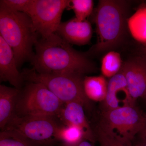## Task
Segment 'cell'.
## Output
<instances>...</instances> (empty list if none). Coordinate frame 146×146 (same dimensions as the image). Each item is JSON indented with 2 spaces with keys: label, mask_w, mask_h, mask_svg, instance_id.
<instances>
[{
  "label": "cell",
  "mask_w": 146,
  "mask_h": 146,
  "mask_svg": "<svg viewBox=\"0 0 146 146\" xmlns=\"http://www.w3.org/2000/svg\"><path fill=\"white\" fill-rule=\"evenodd\" d=\"M127 25L134 39L139 42H146V10L137 11L127 19Z\"/></svg>",
  "instance_id": "17"
},
{
  "label": "cell",
  "mask_w": 146,
  "mask_h": 146,
  "mask_svg": "<svg viewBox=\"0 0 146 146\" xmlns=\"http://www.w3.org/2000/svg\"><path fill=\"white\" fill-rule=\"evenodd\" d=\"M126 5L123 1H99L94 17L98 40L86 52L89 56L111 50L122 42L127 24Z\"/></svg>",
  "instance_id": "3"
},
{
  "label": "cell",
  "mask_w": 146,
  "mask_h": 146,
  "mask_svg": "<svg viewBox=\"0 0 146 146\" xmlns=\"http://www.w3.org/2000/svg\"><path fill=\"white\" fill-rule=\"evenodd\" d=\"M134 101L146 94V58L139 54L123 63L121 70Z\"/></svg>",
  "instance_id": "9"
},
{
  "label": "cell",
  "mask_w": 146,
  "mask_h": 146,
  "mask_svg": "<svg viewBox=\"0 0 146 146\" xmlns=\"http://www.w3.org/2000/svg\"><path fill=\"white\" fill-rule=\"evenodd\" d=\"M84 108L82 105L76 102L65 104L58 117L64 124L79 128L83 131L86 140L94 143L96 138L86 119Z\"/></svg>",
  "instance_id": "13"
},
{
  "label": "cell",
  "mask_w": 146,
  "mask_h": 146,
  "mask_svg": "<svg viewBox=\"0 0 146 146\" xmlns=\"http://www.w3.org/2000/svg\"><path fill=\"white\" fill-rule=\"evenodd\" d=\"M135 102L131 96L125 78L121 70L108 82L107 94L104 101L105 112L134 106Z\"/></svg>",
  "instance_id": "10"
},
{
  "label": "cell",
  "mask_w": 146,
  "mask_h": 146,
  "mask_svg": "<svg viewBox=\"0 0 146 146\" xmlns=\"http://www.w3.org/2000/svg\"><path fill=\"white\" fill-rule=\"evenodd\" d=\"M140 141L138 142L134 146H146V139L142 138Z\"/></svg>",
  "instance_id": "24"
},
{
  "label": "cell",
  "mask_w": 146,
  "mask_h": 146,
  "mask_svg": "<svg viewBox=\"0 0 146 146\" xmlns=\"http://www.w3.org/2000/svg\"><path fill=\"white\" fill-rule=\"evenodd\" d=\"M83 89L89 100L104 102L107 94L108 82L102 75L85 76L83 80Z\"/></svg>",
  "instance_id": "15"
},
{
  "label": "cell",
  "mask_w": 146,
  "mask_h": 146,
  "mask_svg": "<svg viewBox=\"0 0 146 146\" xmlns=\"http://www.w3.org/2000/svg\"><path fill=\"white\" fill-rule=\"evenodd\" d=\"M13 50L0 36V80L21 89L24 81L18 69Z\"/></svg>",
  "instance_id": "12"
},
{
  "label": "cell",
  "mask_w": 146,
  "mask_h": 146,
  "mask_svg": "<svg viewBox=\"0 0 146 146\" xmlns=\"http://www.w3.org/2000/svg\"><path fill=\"white\" fill-rule=\"evenodd\" d=\"M56 33L70 44L83 46L91 41L93 30L89 21H80L74 18L61 22Z\"/></svg>",
  "instance_id": "11"
},
{
  "label": "cell",
  "mask_w": 146,
  "mask_h": 146,
  "mask_svg": "<svg viewBox=\"0 0 146 146\" xmlns=\"http://www.w3.org/2000/svg\"><path fill=\"white\" fill-rule=\"evenodd\" d=\"M141 137L146 139V122L143 130L141 132Z\"/></svg>",
  "instance_id": "26"
},
{
  "label": "cell",
  "mask_w": 146,
  "mask_h": 146,
  "mask_svg": "<svg viewBox=\"0 0 146 146\" xmlns=\"http://www.w3.org/2000/svg\"><path fill=\"white\" fill-rule=\"evenodd\" d=\"M123 63L121 55L114 51H110L105 55L102 60L101 70L102 76L111 78L119 72Z\"/></svg>",
  "instance_id": "18"
},
{
  "label": "cell",
  "mask_w": 146,
  "mask_h": 146,
  "mask_svg": "<svg viewBox=\"0 0 146 146\" xmlns=\"http://www.w3.org/2000/svg\"><path fill=\"white\" fill-rule=\"evenodd\" d=\"M64 104L41 83L28 82L21 91L14 115L20 117H58Z\"/></svg>",
  "instance_id": "5"
},
{
  "label": "cell",
  "mask_w": 146,
  "mask_h": 146,
  "mask_svg": "<svg viewBox=\"0 0 146 146\" xmlns=\"http://www.w3.org/2000/svg\"><path fill=\"white\" fill-rule=\"evenodd\" d=\"M98 139L101 146H133L132 143H125L115 140L99 131Z\"/></svg>",
  "instance_id": "22"
},
{
  "label": "cell",
  "mask_w": 146,
  "mask_h": 146,
  "mask_svg": "<svg viewBox=\"0 0 146 146\" xmlns=\"http://www.w3.org/2000/svg\"><path fill=\"white\" fill-rule=\"evenodd\" d=\"M59 125L55 118L13 115L4 130L13 131L35 146H47L56 141Z\"/></svg>",
  "instance_id": "7"
},
{
  "label": "cell",
  "mask_w": 146,
  "mask_h": 146,
  "mask_svg": "<svg viewBox=\"0 0 146 146\" xmlns=\"http://www.w3.org/2000/svg\"><path fill=\"white\" fill-rule=\"evenodd\" d=\"M33 2V0H1L0 4L11 10L27 14Z\"/></svg>",
  "instance_id": "21"
},
{
  "label": "cell",
  "mask_w": 146,
  "mask_h": 146,
  "mask_svg": "<svg viewBox=\"0 0 146 146\" xmlns=\"http://www.w3.org/2000/svg\"><path fill=\"white\" fill-rule=\"evenodd\" d=\"M24 81L41 83L51 91L64 104L76 102L85 108L91 103L83 89V75L75 74H42L33 68L22 71Z\"/></svg>",
  "instance_id": "4"
},
{
  "label": "cell",
  "mask_w": 146,
  "mask_h": 146,
  "mask_svg": "<svg viewBox=\"0 0 146 146\" xmlns=\"http://www.w3.org/2000/svg\"><path fill=\"white\" fill-rule=\"evenodd\" d=\"M94 6L92 0H72L68 8L73 9L78 21H83L93 13Z\"/></svg>",
  "instance_id": "19"
},
{
  "label": "cell",
  "mask_w": 146,
  "mask_h": 146,
  "mask_svg": "<svg viewBox=\"0 0 146 146\" xmlns=\"http://www.w3.org/2000/svg\"><path fill=\"white\" fill-rule=\"evenodd\" d=\"M0 36L13 50L18 68L31 61L33 47L39 36L27 14L11 10L0 4Z\"/></svg>",
  "instance_id": "2"
},
{
  "label": "cell",
  "mask_w": 146,
  "mask_h": 146,
  "mask_svg": "<svg viewBox=\"0 0 146 146\" xmlns=\"http://www.w3.org/2000/svg\"><path fill=\"white\" fill-rule=\"evenodd\" d=\"M140 54L146 58V46L141 48Z\"/></svg>",
  "instance_id": "25"
},
{
  "label": "cell",
  "mask_w": 146,
  "mask_h": 146,
  "mask_svg": "<svg viewBox=\"0 0 146 146\" xmlns=\"http://www.w3.org/2000/svg\"><path fill=\"white\" fill-rule=\"evenodd\" d=\"M21 89L0 85V128L3 130L15 113Z\"/></svg>",
  "instance_id": "14"
},
{
  "label": "cell",
  "mask_w": 146,
  "mask_h": 146,
  "mask_svg": "<svg viewBox=\"0 0 146 146\" xmlns=\"http://www.w3.org/2000/svg\"><path fill=\"white\" fill-rule=\"evenodd\" d=\"M62 146H66L62 145ZM74 146H95L93 145V143H91L90 141L84 140L82 141L81 143H80L78 145Z\"/></svg>",
  "instance_id": "23"
},
{
  "label": "cell",
  "mask_w": 146,
  "mask_h": 146,
  "mask_svg": "<svg viewBox=\"0 0 146 146\" xmlns=\"http://www.w3.org/2000/svg\"><path fill=\"white\" fill-rule=\"evenodd\" d=\"M144 98H145L146 99V94H145V97H144Z\"/></svg>",
  "instance_id": "27"
},
{
  "label": "cell",
  "mask_w": 146,
  "mask_h": 146,
  "mask_svg": "<svg viewBox=\"0 0 146 146\" xmlns=\"http://www.w3.org/2000/svg\"><path fill=\"white\" fill-rule=\"evenodd\" d=\"M56 141L62 145L74 146L86 140L83 131L79 128L71 125H59L56 135Z\"/></svg>",
  "instance_id": "16"
},
{
  "label": "cell",
  "mask_w": 146,
  "mask_h": 146,
  "mask_svg": "<svg viewBox=\"0 0 146 146\" xmlns=\"http://www.w3.org/2000/svg\"><path fill=\"white\" fill-rule=\"evenodd\" d=\"M35 48L31 62L32 68L37 72L83 75L96 69L86 53L76 50L56 33L47 38H39Z\"/></svg>",
  "instance_id": "1"
},
{
  "label": "cell",
  "mask_w": 146,
  "mask_h": 146,
  "mask_svg": "<svg viewBox=\"0 0 146 146\" xmlns=\"http://www.w3.org/2000/svg\"><path fill=\"white\" fill-rule=\"evenodd\" d=\"M0 146H36L13 131H1L0 133Z\"/></svg>",
  "instance_id": "20"
},
{
  "label": "cell",
  "mask_w": 146,
  "mask_h": 146,
  "mask_svg": "<svg viewBox=\"0 0 146 146\" xmlns=\"http://www.w3.org/2000/svg\"><path fill=\"white\" fill-rule=\"evenodd\" d=\"M70 1L33 0L27 13L40 38H46L56 33L61 22L64 10Z\"/></svg>",
  "instance_id": "8"
},
{
  "label": "cell",
  "mask_w": 146,
  "mask_h": 146,
  "mask_svg": "<svg viewBox=\"0 0 146 146\" xmlns=\"http://www.w3.org/2000/svg\"><path fill=\"white\" fill-rule=\"evenodd\" d=\"M146 118L134 106L105 111L99 131L125 143H132L145 126Z\"/></svg>",
  "instance_id": "6"
}]
</instances>
